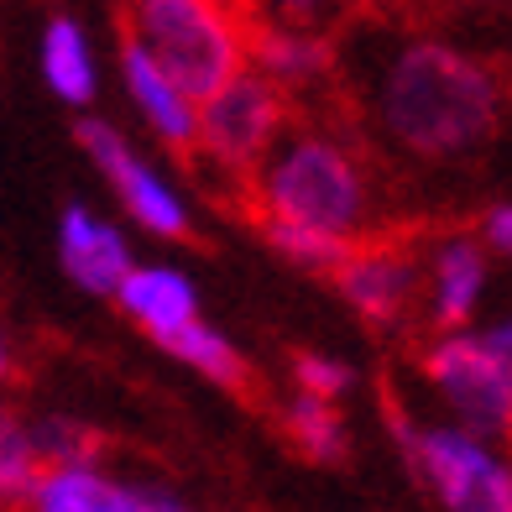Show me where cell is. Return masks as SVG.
Instances as JSON below:
<instances>
[{
  "instance_id": "cell-20",
  "label": "cell",
  "mask_w": 512,
  "mask_h": 512,
  "mask_svg": "<svg viewBox=\"0 0 512 512\" xmlns=\"http://www.w3.org/2000/svg\"><path fill=\"white\" fill-rule=\"evenodd\" d=\"M42 476V460L32 450V429L16 413L0 408V512H16Z\"/></svg>"
},
{
  "instance_id": "cell-9",
  "label": "cell",
  "mask_w": 512,
  "mask_h": 512,
  "mask_svg": "<svg viewBox=\"0 0 512 512\" xmlns=\"http://www.w3.org/2000/svg\"><path fill=\"white\" fill-rule=\"evenodd\" d=\"M79 142H84L89 157H95V168L110 178V189L121 194V204L152 230V236H189V209H183V199L105 121H84Z\"/></svg>"
},
{
  "instance_id": "cell-14",
  "label": "cell",
  "mask_w": 512,
  "mask_h": 512,
  "mask_svg": "<svg viewBox=\"0 0 512 512\" xmlns=\"http://www.w3.org/2000/svg\"><path fill=\"white\" fill-rule=\"evenodd\" d=\"M115 304H121L142 330L162 345L168 335H178L183 324L199 319V298H194V283L173 267H131L115 288Z\"/></svg>"
},
{
  "instance_id": "cell-19",
  "label": "cell",
  "mask_w": 512,
  "mask_h": 512,
  "mask_svg": "<svg viewBox=\"0 0 512 512\" xmlns=\"http://www.w3.org/2000/svg\"><path fill=\"white\" fill-rule=\"evenodd\" d=\"M283 424H288L293 445L319 465H335V460H345V450H351V434H345L335 403H319V398H309V392H293V403L283 408Z\"/></svg>"
},
{
  "instance_id": "cell-25",
  "label": "cell",
  "mask_w": 512,
  "mask_h": 512,
  "mask_svg": "<svg viewBox=\"0 0 512 512\" xmlns=\"http://www.w3.org/2000/svg\"><path fill=\"white\" fill-rule=\"evenodd\" d=\"M131 512H189V507L168 492H157V486H131Z\"/></svg>"
},
{
  "instance_id": "cell-4",
  "label": "cell",
  "mask_w": 512,
  "mask_h": 512,
  "mask_svg": "<svg viewBox=\"0 0 512 512\" xmlns=\"http://www.w3.org/2000/svg\"><path fill=\"white\" fill-rule=\"evenodd\" d=\"M387 413L408 465L445 512H512V460H502L486 439L455 424H413L398 398H387Z\"/></svg>"
},
{
  "instance_id": "cell-2",
  "label": "cell",
  "mask_w": 512,
  "mask_h": 512,
  "mask_svg": "<svg viewBox=\"0 0 512 512\" xmlns=\"http://www.w3.org/2000/svg\"><path fill=\"white\" fill-rule=\"evenodd\" d=\"M246 199L256 204V220H267V225L319 230V236H335L351 246L382 236L377 183H371V162L361 142L309 126L298 115L272 142V152L256 162Z\"/></svg>"
},
{
  "instance_id": "cell-12",
  "label": "cell",
  "mask_w": 512,
  "mask_h": 512,
  "mask_svg": "<svg viewBox=\"0 0 512 512\" xmlns=\"http://www.w3.org/2000/svg\"><path fill=\"white\" fill-rule=\"evenodd\" d=\"M121 68H126L131 100H136V110L147 115V126H152L173 152L189 157L194 142H199V105L183 95V89L162 74V68H157L142 48H136V42H126V37H121Z\"/></svg>"
},
{
  "instance_id": "cell-23",
  "label": "cell",
  "mask_w": 512,
  "mask_h": 512,
  "mask_svg": "<svg viewBox=\"0 0 512 512\" xmlns=\"http://www.w3.org/2000/svg\"><path fill=\"white\" fill-rule=\"evenodd\" d=\"M293 382H298V392H309V398L335 403L340 392L351 387V366L319 356V351H298V356H293Z\"/></svg>"
},
{
  "instance_id": "cell-3",
  "label": "cell",
  "mask_w": 512,
  "mask_h": 512,
  "mask_svg": "<svg viewBox=\"0 0 512 512\" xmlns=\"http://www.w3.org/2000/svg\"><path fill=\"white\" fill-rule=\"evenodd\" d=\"M121 37L136 42L194 105L246 68V21L236 0H126Z\"/></svg>"
},
{
  "instance_id": "cell-21",
  "label": "cell",
  "mask_w": 512,
  "mask_h": 512,
  "mask_svg": "<svg viewBox=\"0 0 512 512\" xmlns=\"http://www.w3.org/2000/svg\"><path fill=\"white\" fill-rule=\"evenodd\" d=\"M32 450L42 460V471H53V465H95L100 434L89 424H74V418H42V424H32Z\"/></svg>"
},
{
  "instance_id": "cell-1",
  "label": "cell",
  "mask_w": 512,
  "mask_h": 512,
  "mask_svg": "<svg viewBox=\"0 0 512 512\" xmlns=\"http://www.w3.org/2000/svg\"><path fill=\"white\" fill-rule=\"evenodd\" d=\"M361 21L377 37L366 42L356 27L335 37V48H345L335 68L366 126L413 162H465L486 152L507 105V79L497 68L377 11Z\"/></svg>"
},
{
  "instance_id": "cell-18",
  "label": "cell",
  "mask_w": 512,
  "mask_h": 512,
  "mask_svg": "<svg viewBox=\"0 0 512 512\" xmlns=\"http://www.w3.org/2000/svg\"><path fill=\"white\" fill-rule=\"evenodd\" d=\"M162 351H173L178 361H189L194 371H204L209 382H220V387H246L251 382V371H246V361H241V351L230 345L220 330H209L204 319H194V324H183L178 335H168L162 340Z\"/></svg>"
},
{
  "instance_id": "cell-26",
  "label": "cell",
  "mask_w": 512,
  "mask_h": 512,
  "mask_svg": "<svg viewBox=\"0 0 512 512\" xmlns=\"http://www.w3.org/2000/svg\"><path fill=\"white\" fill-rule=\"evenodd\" d=\"M481 340H486V351L497 356V366L512 377V314H507V319H497V324H492V330H486Z\"/></svg>"
},
{
  "instance_id": "cell-8",
  "label": "cell",
  "mask_w": 512,
  "mask_h": 512,
  "mask_svg": "<svg viewBox=\"0 0 512 512\" xmlns=\"http://www.w3.org/2000/svg\"><path fill=\"white\" fill-rule=\"evenodd\" d=\"M335 283L366 324H382L387 330V324H398L413 309L418 288H424V262H418V251L408 241L382 230V236L351 246V256L335 272Z\"/></svg>"
},
{
  "instance_id": "cell-22",
  "label": "cell",
  "mask_w": 512,
  "mask_h": 512,
  "mask_svg": "<svg viewBox=\"0 0 512 512\" xmlns=\"http://www.w3.org/2000/svg\"><path fill=\"white\" fill-rule=\"evenodd\" d=\"M262 236L272 241V251H283L288 262L309 267V272H324V277H335L340 262L351 256V241L319 236V230H298V225H267V220H262Z\"/></svg>"
},
{
  "instance_id": "cell-24",
  "label": "cell",
  "mask_w": 512,
  "mask_h": 512,
  "mask_svg": "<svg viewBox=\"0 0 512 512\" xmlns=\"http://www.w3.org/2000/svg\"><path fill=\"white\" fill-rule=\"evenodd\" d=\"M486 251H502L512 256V204H497V209H486V220H481V236H476Z\"/></svg>"
},
{
  "instance_id": "cell-16",
  "label": "cell",
  "mask_w": 512,
  "mask_h": 512,
  "mask_svg": "<svg viewBox=\"0 0 512 512\" xmlns=\"http://www.w3.org/2000/svg\"><path fill=\"white\" fill-rule=\"evenodd\" d=\"M246 27H277L335 42L371 11V0H236Z\"/></svg>"
},
{
  "instance_id": "cell-7",
  "label": "cell",
  "mask_w": 512,
  "mask_h": 512,
  "mask_svg": "<svg viewBox=\"0 0 512 512\" xmlns=\"http://www.w3.org/2000/svg\"><path fill=\"white\" fill-rule=\"evenodd\" d=\"M371 11L512 74V0H371Z\"/></svg>"
},
{
  "instance_id": "cell-5",
  "label": "cell",
  "mask_w": 512,
  "mask_h": 512,
  "mask_svg": "<svg viewBox=\"0 0 512 512\" xmlns=\"http://www.w3.org/2000/svg\"><path fill=\"white\" fill-rule=\"evenodd\" d=\"M293 105L272 79H262L256 68H241L225 89H215L199 105V142L189 162H215L220 178L230 183H251L256 162L272 152V142L288 131Z\"/></svg>"
},
{
  "instance_id": "cell-6",
  "label": "cell",
  "mask_w": 512,
  "mask_h": 512,
  "mask_svg": "<svg viewBox=\"0 0 512 512\" xmlns=\"http://www.w3.org/2000/svg\"><path fill=\"white\" fill-rule=\"evenodd\" d=\"M424 377L439 403L455 413V429L476 439H512V377L497 366L481 335H439L424 356Z\"/></svg>"
},
{
  "instance_id": "cell-15",
  "label": "cell",
  "mask_w": 512,
  "mask_h": 512,
  "mask_svg": "<svg viewBox=\"0 0 512 512\" xmlns=\"http://www.w3.org/2000/svg\"><path fill=\"white\" fill-rule=\"evenodd\" d=\"M16 512H131V486L105 476L100 465H53Z\"/></svg>"
},
{
  "instance_id": "cell-13",
  "label": "cell",
  "mask_w": 512,
  "mask_h": 512,
  "mask_svg": "<svg viewBox=\"0 0 512 512\" xmlns=\"http://www.w3.org/2000/svg\"><path fill=\"white\" fill-rule=\"evenodd\" d=\"M58 251H63V272L74 277L79 288L89 293H115L121 277L131 272V251H126V236L115 225L95 220L89 209H68L63 215V230H58Z\"/></svg>"
},
{
  "instance_id": "cell-10",
  "label": "cell",
  "mask_w": 512,
  "mask_h": 512,
  "mask_svg": "<svg viewBox=\"0 0 512 512\" xmlns=\"http://www.w3.org/2000/svg\"><path fill=\"white\" fill-rule=\"evenodd\" d=\"M424 283H429V319L445 335H455L460 324L476 314V304H481L486 246L476 236H445V241H434L429 267H424Z\"/></svg>"
},
{
  "instance_id": "cell-17",
  "label": "cell",
  "mask_w": 512,
  "mask_h": 512,
  "mask_svg": "<svg viewBox=\"0 0 512 512\" xmlns=\"http://www.w3.org/2000/svg\"><path fill=\"white\" fill-rule=\"evenodd\" d=\"M42 79L68 105H84L95 95V58H89V42L68 16H58L48 27V37H42Z\"/></svg>"
},
{
  "instance_id": "cell-27",
  "label": "cell",
  "mask_w": 512,
  "mask_h": 512,
  "mask_svg": "<svg viewBox=\"0 0 512 512\" xmlns=\"http://www.w3.org/2000/svg\"><path fill=\"white\" fill-rule=\"evenodd\" d=\"M0 377H6V340H0Z\"/></svg>"
},
{
  "instance_id": "cell-11",
  "label": "cell",
  "mask_w": 512,
  "mask_h": 512,
  "mask_svg": "<svg viewBox=\"0 0 512 512\" xmlns=\"http://www.w3.org/2000/svg\"><path fill=\"white\" fill-rule=\"evenodd\" d=\"M246 68H256L262 79H272L298 105L309 84L335 74V42L304 37V32H277V27H246Z\"/></svg>"
}]
</instances>
